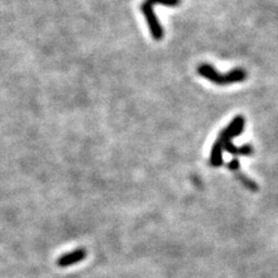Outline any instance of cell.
Listing matches in <instances>:
<instances>
[{
	"instance_id": "6da1fadb",
	"label": "cell",
	"mask_w": 278,
	"mask_h": 278,
	"mask_svg": "<svg viewBox=\"0 0 278 278\" xmlns=\"http://www.w3.org/2000/svg\"><path fill=\"white\" fill-rule=\"evenodd\" d=\"M197 71L200 76L212 81L216 85H229L234 84V82H241L247 78V72L244 69H235L225 73V75H222L215 68H212L210 64H201Z\"/></svg>"
},
{
	"instance_id": "7a4b0ae2",
	"label": "cell",
	"mask_w": 278,
	"mask_h": 278,
	"mask_svg": "<svg viewBox=\"0 0 278 278\" xmlns=\"http://www.w3.org/2000/svg\"><path fill=\"white\" fill-rule=\"evenodd\" d=\"M140 11H142L144 17H145L146 22H148L152 37L154 38L155 41H160L161 38L164 37V29H162L160 21L158 20L154 11H153V6L149 4L145 0V1L140 5Z\"/></svg>"
},
{
	"instance_id": "3957f363",
	"label": "cell",
	"mask_w": 278,
	"mask_h": 278,
	"mask_svg": "<svg viewBox=\"0 0 278 278\" xmlns=\"http://www.w3.org/2000/svg\"><path fill=\"white\" fill-rule=\"evenodd\" d=\"M244 129H245V118L242 116H236L234 120L228 124L227 127L224 129L222 132H220L218 140L224 146V144L226 142H231L232 138L241 135V133L244 132Z\"/></svg>"
},
{
	"instance_id": "277c9868",
	"label": "cell",
	"mask_w": 278,
	"mask_h": 278,
	"mask_svg": "<svg viewBox=\"0 0 278 278\" xmlns=\"http://www.w3.org/2000/svg\"><path fill=\"white\" fill-rule=\"evenodd\" d=\"M86 255H87V253H86V249H82V248L76 249V251L71 252V253L60 256L58 258V261H57V266L60 268H66V267L73 266V264L79 263V262H81L82 260H84V258L86 257Z\"/></svg>"
},
{
	"instance_id": "5b68a950",
	"label": "cell",
	"mask_w": 278,
	"mask_h": 278,
	"mask_svg": "<svg viewBox=\"0 0 278 278\" xmlns=\"http://www.w3.org/2000/svg\"><path fill=\"white\" fill-rule=\"evenodd\" d=\"M223 151H224V146L223 144L217 140V142L213 144L212 149H211V155H210V162L211 165L215 166V167H220L223 165Z\"/></svg>"
},
{
	"instance_id": "8992f818",
	"label": "cell",
	"mask_w": 278,
	"mask_h": 278,
	"mask_svg": "<svg viewBox=\"0 0 278 278\" xmlns=\"http://www.w3.org/2000/svg\"><path fill=\"white\" fill-rule=\"evenodd\" d=\"M236 177L240 180L242 183H244L245 187H247L248 189H251V190H257L258 189V187H257V184L255 183V182L253 180H251V178H248V177H246L245 175H242V174H238L236 175Z\"/></svg>"
},
{
	"instance_id": "52a82bcc",
	"label": "cell",
	"mask_w": 278,
	"mask_h": 278,
	"mask_svg": "<svg viewBox=\"0 0 278 278\" xmlns=\"http://www.w3.org/2000/svg\"><path fill=\"white\" fill-rule=\"evenodd\" d=\"M149 4L153 5H162V6H177L180 5L181 0H146Z\"/></svg>"
},
{
	"instance_id": "ba28073f",
	"label": "cell",
	"mask_w": 278,
	"mask_h": 278,
	"mask_svg": "<svg viewBox=\"0 0 278 278\" xmlns=\"http://www.w3.org/2000/svg\"><path fill=\"white\" fill-rule=\"evenodd\" d=\"M224 150L233 155H239V148H236L234 144L231 142H226L224 144Z\"/></svg>"
},
{
	"instance_id": "9c48e42d",
	"label": "cell",
	"mask_w": 278,
	"mask_h": 278,
	"mask_svg": "<svg viewBox=\"0 0 278 278\" xmlns=\"http://www.w3.org/2000/svg\"><path fill=\"white\" fill-rule=\"evenodd\" d=\"M253 154V146L252 145H244L239 148V155H251Z\"/></svg>"
},
{
	"instance_id": "30bf717a",
	"label": "cell",
	"mask_w": 278,
	"mask_h": 278,
	"mask_svg": "<svg viewBox=\"0 0 278 278\" xmlns=\"http://www.w3.org/2000/svg\"><path fill=\"white\" fill-rule=\"evenodd\" d=\"M228 169H231L233 172H236L239 168H240V162H239L238 159H233L232 161L228 162Z\"/></svg>"
}]
</instances>
